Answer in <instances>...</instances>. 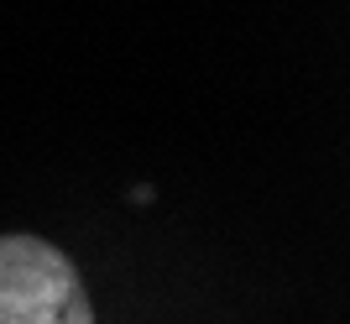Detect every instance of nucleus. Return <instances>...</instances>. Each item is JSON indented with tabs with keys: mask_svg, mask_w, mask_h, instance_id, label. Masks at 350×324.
Listing matches in <instances>:
<instances>
[{
	"mask_svg": "<svg viewBox=\"0 0 350 324\" xmlns=\"http://www.w3.org/2000/svg\"><path fill=\"white\" fill-rule=\"evenodd\" d=\"M0 324H94L73 262L37 236H0Z\"/></svg>",
	"mask_w": 350,
	"mask_h": 324,
	"instance_id": "nucleus-1",
	"label": "nucleus"
}]
</instances>
